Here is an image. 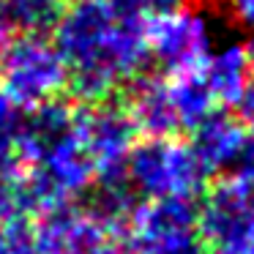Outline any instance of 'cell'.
Returning a JSON list of instances; mask_svg holds the SVG:
<instances>
[{
	"instance_id": "cell-1",
	"label": "cell",
	"mask_w": 254,
	"mask_h": 254,
	"mask_svg": "<svg viewBox=\"0 0 254 254\" xmlns=\"http://www.w3.org/2000/svg\"><path fill=\"white\" fill-rule=\"evenodd\" d=\"M55 50L66 66V85L85 107L110 101L121 85L148 66L145 25L110 0H74L55 28Z\"/></svg>"
},
{
	"instance_id": "cell-2",
	"label": "cell",
	"mask_w": 254,
	"mask_h": 254,
	"mask_svg": "<svg viewBox=\"0 0 254 254\" xmlns=\"http://www.w3.org/2000/svg\"><path fill=\"white\" fill-rule=\"evenodd\" d=\"M126 178L134 191L148 199H194L208 175L186 142L148 137L134 142L126 156Z\"/></svg>"
},
{
	"instance_id": "cell-3",
	"label": "cell",
	"mask_w": 254,
	"mask_h": 254,
	"mask_svg": "<svg viewBox=\"0 0 254 254\" xmlns=\"http://www.w3.org/2000/svg\"><path fill=\"white\" fill-rule=\"evenodd\" d=\"M66 79L61 52L47 39H17L0 50V93L19 110L52 101Z\"/></svg>"
},
{
	"instance_id": "cell-4",
	"label": "cell",
	"mask_w": 254,
	"mask_h": 254,
	"mask_svg": "<svg viewBox=\"0 0 254 254\" xmlns=\"http://www.w3.org/2000/svg\"><path fill=\"white\" fill-rule=\"evenodd\" d=\"M123 224L128 254H186L199 246L194 199H145Z\"/></svg>"
},
{
	"instance_id": "cell-5",
	"label": "cell",
	"mask_w": 254,
	"mask_h": 254,
	"mask_svg": "<svg viewBox=\"0 0 254 254\" xmlns=\"http://www.w3.org/2000/svg\"><path fill=\"white\" fill-rule=\"evenodd\" d=\"M148 58H153L167 74L178 77L186 71H197L210 55L213 33L210 22L199 8L178 6L159 17H150L145 25Z\"/></svg>"
},
{
	"instance_id": "cell-6",
	"label": "cell",
	"mask_w": 254,
	"mask_h": 254,
	"mask_svg": "<svg viewBox=\"0 0 254 254\" xmlns=\"http://www.w3.org/2000/svg\"><path fill=\"white\" fill-rule=\"evenodd\" d=\"M197 232L213 252L254 243V191L238 178H224L197 208Z\"/></svg>"
},
{
	"instance_id": "cell-7",
	"label": "cell",
	"mask_w": 254,
	"mask_h": 254,
	"mask_svg": "<svg viewBox=\"0 0 254 254\" xmlns=\"http://www.w3.org/2000/svg\"><path fill=\"white\" fill-rule=\"evenodd\" d=\"M74 131L82 148L88 150L90 161L96 164V175L126 167V156L131 153L137 139V126L131 123L126 107H118L112 101L77 110Z\"/></svg>"
},
{
	"instance_id": "cell-8",
	"label": "cell",
	"mask_w": 254,
	"mask_h": 254,
	"mask_svg": "<svg viewBox=\"0 0 254 254\" xmlns=\"http://www.w3.org/2000/svg\"><path fill=\"white\" fill-rule=\"evenodd\" d=\"M36 241L39 254H90L96 246L110 241V227L101 224L88 208L63 205L41 213Z\"/></svg>"
},
{
	"instance_id": "cell-9",
	"label": "cell",
	"mask_w": 254,
	"mask_h": 254,
	"mask_svg": "<svg viewBox=\"0 0 254 254\" xmlns=\"http://www.w3.org/2000/svg\"><path fill=\"white\" fill-rule=\"evenodd\" d=\"M194 131L191 139V153L199 161L205 175H219V172H235L243 156L249 153L254 137L238 123V118L213 112L205 118Z\"/></svg>"
},
{
	"instance_id": "cell-10",
	"label": "cell",
	"mask_w": 254,
	"mask_h": 254,
	"mask_svg": "<svg viewBox=\"0 0 254 254\" xmlns=\"http://www.w3.org/2000/svg\"><path fill=\"white\" fill-rule=\"evenodd\" d=\"M128 85L131 88L126 99V112L137 131H142L145 137H172V131H178V121L164 79L137 77Z\"/></svg>"
},
{
	"instance_id": "cell-11",
	"label": "cell",
	"mask_w": 254,
	"mask_h": 254,
	"mask_svg": "<svg viewBox=\"0 0 254 254\" xmlns=\"http://www.w3.org/2000/svg\"><path fill=\"white\" fill-rule=\"evenodd\" d=\"M68 0H0V50L17 39L55 33Z\"/></svg>"
},
{
	"instance_id": "cell-12",
	"label": "cell",
	"mask_w": 254,
	"mask_h": 254,
	"mask_svg": "<svg viewBox=\"0 0 254 254\" xmlns=\"http://www.w3.org/2000/svg\"><path fill=\"white\" fill-rule=\"evenodd\" d=\"M199 74L208 82L216 104H235L238 93L252 77V58L243 44H227L221 50H210Z\"/></svg>"
},
{
	"instance_id": "cell-13",
	"label": "cell",
	"mask_w": 254,
	"mask_h": 254,
	"mask_svg": "<svg viewBox=\"0 0 254 254\" xmlns=\"http://www.w3.org/2000/svg\"><path fill=\"white\" fill-rule=\"evenodd\" d=\"M167 88H170V101H172V110H175L178 128H197L219 107L208 82L199 74V68L172 77V82H167Z\"/></svg>"
},
{
	"instance_id": "cell-14",
	"label": "cell",
	"mask_w": 254,
	"mask_h": 254,
	"mask_svg": "<svg viewBox=\"0 0 254 254\" xmlns=\"http://www.w3.org/2000/svg\"><path fill=\"white\" fill-rule=\"evenodd\" d=\"M19 121H22V110L0 93V172L22 167L17 156Z\"/></svg>"
},
{
	"instance_id": "cell-15",
	"label": "cell",
	"mask_w": 254,
	"mask_h": 254,
	"mask_svg": "<svg viewBox=\"0 0 254 254\" xmlns=\"http://www.w3.org/2000/svg\"><path fill=\"white\" fill-rule=\"evenodd\" d=\"M0 254H39L36 227L30 219L0 221Z\"/></svg>"
},
{
	"instance_id": "cell-16",
	"label": "cell",
	"mask_w": 254,
	"mask_h": 254,
	"mask_svg": "<svg viewBox=\"0 0 254 254\" xmlns=\"http://www.w3.org/2000/svg\"><path fill=\"white\" fill-rule=\"evenodd\" d=\"M112 6L123 14H131V17H159L164 11H172L178 6H186V0H110Z\"/></svg>"
},
{
	"instance_id": "cell-17",
	"label": "cell",
	"mask_w": 254,
	"mask_h": 254,
	"mask_svg": "<svg viewBox=\"0 0 254 254\" xmlns=\"http://www.w3.org/2000/svg\"><path fill=\"white\" fill-rule=\"evenodd\" d=\"M232 107H235V112H238V123L254 137V74L249 77V82L243 85V90L238 93V99Z\"/></svg>"
},
{
	"instance_id": "cell-18",
	"label": "cell",
	"mask_w": 254,
	"mask_h": 254,
	"mask_svg": "<svg viewBox=\"0 0 254 254\" xmlns=\"http://www.w3.org/2000/svg\"><path fill=\"white\" fill-rule=\"evenodd\" d=\"M230 14L241 28L254 33V0H230Z\"/></svg>"
},
{
	"instance_id": "cell-19",
	"label": "cell",
	"mask_w": 254,
	"mask_h": 254,
	"mask_svg": "<svg viewBox=\"0 0 254 254\" xmlns=\"http://www.w3.org/2000/svg\"><path fill=\"white\" fill-rule=\"evenodd\" d=\"M90 254H128V252H126V246H123V243H115L110 238V241H104L101 246H96Z\"/></svg>"
},
{
	"instance_id": "cell-20",
	"label": "cell",
	"mask_w": 254,
	"mask_h": 254,
	"mask_svg": "<svg viewBox=\"0 0 254 254\" xmlns=\"http://www.w3.org/2000/svg\"><path fill=\"white\" fill-rule=\"evenodd\" d=\"M246 52H249V58H252V66H254V33H252V41L246 44Z\"/></svg>"
},
{
	"instance_id": "cell-21",
	"label": "cell",
	"mask_w": 254,
	"mask_h": 254,
	"mask_svg": "<svg viewBox=\"0 0 254 254\" xmlns=\"http://www.w3.org/2000/svg\"><path fill=\"white\" fill-rule=\"evenodd\" d=\"M186 254H208V252H205V249H199V246H194L191 252H186Z\"/></svg>"
}]
</instances>
